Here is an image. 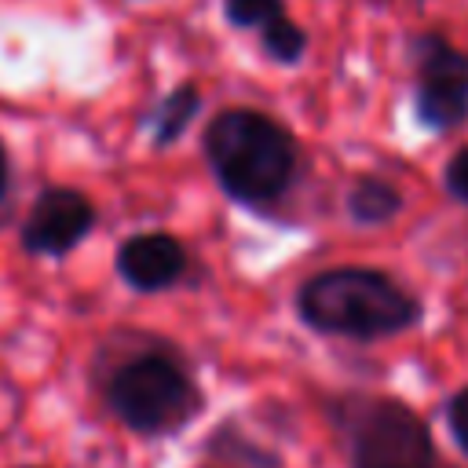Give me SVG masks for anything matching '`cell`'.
<instances>
[{
  "mask_svg": "<svg viewBox=\"0 0 468 468\" xmlns=\"http://www.w3.org/2000/svg\"><path fill=\"white\" fill-rule=\"evenodd\" d=\"M26 468H33V464H26Z\"/></svg>",
  "mask_w": 468,
  "mask_h": 468,
  "instance_id": "15",
  "label": "cell"
},
{
  "mask_svg": "<svg viewBox=\"0 0 468 468\" xmlns=\"http://www.w3.org/2000/svg\"><path fill=\"white\" fill-rule=\"evenodd\" d=\"M296 311L311 329L355 340L391 336L420 318L417 300L369 267H333L307 278L296 292Z\"/></svg>",
  "mask_w": 468,
  "mask_h": 468,
  "instance_id": "1",
  "label": "cell"
},
{
  "mask_svg": "<svg viewBox=\"0 0 468 468\" xmlns=\"http://www.w3.org/2000/svg\"><path fill=\"white\" fill-rule=\"evenodd\" d=\"M201 146L223 190L241 205H267L282 197L296 172V146L289 132L256 110H223L208 121Z\"/></svg>",
  "mask_w": 468,
  "mask_h": 468,
  "instance_id": "2",
  "label": "cell"
},
{
  "mask_svg": "<svg viewBox=\"0 0 468 468\" xmlns=\"http://www.w3.org/2000/svg\"><path fill=\"white\" fill-rule=\"evenodd\" d=\"M106 410L135 435H165L201 410L194 377L165 351H139L102 373Z\"/></svg>",
  "mask_w": 468,
  "mask_h": 468,
  "instance_id": "3",
  "label": "cell"
},
{
  "mask_svg": "<svg viewBox=\"0 0 468 468\" xmlns=\"http://www.w3.org/2000/svg\"><path fill=\"white\" fill-rule=\"evenodd\" d=\"M446 190H450L457 201L468 205V146L450 157V165H446Z\"/></svg>",
  "mask_w": 468,
  "mask_h": 468,
  "instance_id": "13",
  "label": "cell"
},
{
  "mask_svg": "<svg viewBox=\"0 0 468 468\" xmlns=\"http://www.w3.org/2000/svg\"><path fill=\"white\" fill-rule=\"evenodd\" d=\"M420 84H417V117L428 128H457L468 117V55L453 51L439 37H420Z\"/></svg>",
  "mask_w": 468,
  "mask_h": 468,
  "instance_id": "6",
  "label": "cell"
},
{
  "mask_svg": "<svg viewBox=\"0 0 468 468\" xmlns=\"http://www.w3.org/2000/svg\"><path fill=\"white\" fill-rule=\"evenodd\" d=\"M11 183H15V176H11V157H7V146H4V139H0V223H4V216H7Z\"/></svg>",
  "mask_w": 468,
  "mask_h": 468,
  "instance_id": "14",
  "label": "cell"
},
{
  "mask_svg": "<svg viewBox=\"0 0 468 468\" xmlns=\"http://www.w3.org/2000/svg\"><path fill=\"white\" fill-rule=\"evenodd\" d=\"M303 44H307L303 29H300L296 22H289L285 15L274 18L271 26H263V48H267V55L278 58V62H296V58L303 55Z\"/></svg>",
  "mask_w": 468,
  "mask_h": 468,
  "instance_id": "10",
  "label": "cell"
},
{
  "mask_svg": "<svg viewBox=\"0 0 468 468\" xmlns=\"http://www.w3.org/2000/svg\"><path fill=\"white\" fill-rule=\"evenodd\" d=\"M91 227H95V205L84 190L44 186L18 227V245L29 256L58 260V256H69L91 234Z\"/></svg>",
  "mask_w": 468,
  "mask_h": 468,
  "instance_id": "5",
  "label": "cell"
},
{
  "mask_svg": "<svg viewBox=\"0 0 468 468\" xmlns=\"http://www.w3.org/2000/svg\"><path fill=\"white\" fill-rule=\"evenodd\" d=\"M446 420H450V431H453L457 446L468 453V388H461V391L450 399V406H446Z\"/></svg>",
  "mask_w": 468,
  "mask_h": 468,
  "instance_id": "12",
  "label": "cell"
},
{
  "mask_svg": "<svg viewBox=\"0 0 468 468\" xmlns=\"http://www.w3.org/2000/svg\"><path fill=\"white\" fill-rule=\"evenodd\" d=\"M355 468H435L428 428L402 402H373L355 424Z\"/></svg>",
  "mask_w": 468,
  "mask_h": 468,
  "instance_id": "4",
  "label": "cell"
},
{
  "mask_svg": "<svg viewBox=\"0 0 468 468\" xmlns=\"http://www.w3.org/2000/svg\"><path fill=\"white\" fill-rule=\"evenodd\" d=\"M402 208V197L395 194V186L380 183V179H358L347 194V212L358 223H384Z\"/></svg>",
  "mask_w": 468,
  "mask_h": 468,
  "instance_id": "9",
  "label": "cell"
},
{
  "mask_svg": "<svg viewBox=\"0 0 468 468\" xmlns=\"http://www.w3.org/2000/svg\"><path fill=\"white\" fill-rule=\"evenodd\" d=\"M223 7H227L230 26H241V29H249V26L263 29L274 18H282V0H227Z\"/></svg>",
  "mask_w": 468,
  "mask_h": 468,
  "instance_id": "11",
  "label": "cell"
},
{
  "mask_svg": "<svg viewBox=\"0 0 468 468\" xmlns=\"http://www.w3.org/2000/svg\"><path fill=\"white\" fill-rule=\"evenodd\" d=\"M183 271H186V249L179 238L165 230L132 234L117 249V274L124 278V285L139 292H161L176 285Z\"/></svg>",
  "mask_w": 468,
  "mask_h": 468,
  "instance_id": "7",
  "label": "cell"
},
{
  "mask_svg": "<svg viewBox=\"0 0 468 468\" xmlns=\"http://www.w3.org/2000/svg\"><path fill=\"white\" fill-rule=\"evenodd\" d=\"M197 106H201V95H197L194 84H179L176 91H168V95L161 99V106L154 110V117H150L154 143H157V146L176 143V139L183 135V128L194 121Z\"/></svg>",
  "mask_w": 468,
  "mask_h": 468,
  "instance_id": "8",
  "label": "cell"
}]
</instances>
